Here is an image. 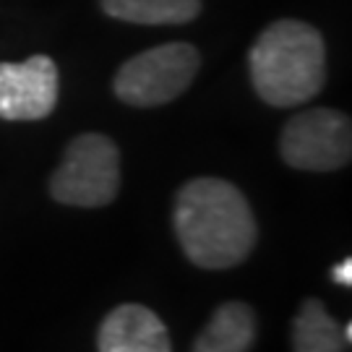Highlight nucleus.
I'll use <instances>...</instances> for the list:
<instances>
[{
  "mask_svg": "<svg viewBox=\"0 0 352 352\" xmlns=\"http://www.w3.org/2000/svg\"><path fill=\"white\" fill-rule=\"evenodd\" d=\"M331 279H334L337 285H344V287H350V285H352V258H344L342 264L334 266V272H331Z\"/></svg>",
  "mask_w": 352,
  "mask_h": 352,
  "instance_id": "9b49d317",
  "label": "nucleus"
},
{
  "mask_svg": "<svg viewBox=\"0 0 352 352\" xmlns=\"http://www.w3.org/2000/svg\"><path fill=\"white\" fill-rule=\"evenodd\" d=\"M279 154L295 170L331 173L350 162L352 128L350 118L331 107H314L289 118L282 136Z\"/></svg>",
  "mask_w": 352,
  "mask_h": 352,
  "instance_id": "39448f33",
  "label": "nucleus"
},
{
  "mask_svg": "<svg viewBox=\"0 0 352 352\" xmlns=\"http://www.w3.org/2000/svg\"><path fill=\"white\" fill-rule=\"evenodd\" d=\"M120 188V151L102 133L76 136L63 154V162L50 177L55 201L81 209H97L115 201Z\"/></svg>",
  "mask_w": 352,
  "mask_h": 352,
  "instance_id": "7ed1b4c3",
  "label": "nucleus"
},
{
  "mask_svg": "<svg viewBox=\"0 0 352 352\" xmlns=\"http://www.w3.org/2000/svg\"><path fill=\"white\" fill-rule=\"evenodd\" d=\"M102 11L131 24H188L201 13V0H102Z\"/></svg>",
  "mask_w": 352,
  "mask_h": 352,
  "instance_id": "9d476101",
  "label": "nucleus"
},
{
  "mask_svg": "<svg viewBox=\"0 0 352 352\" xmlns=\"http://www.w3.org/2000/svg\"><path fill=\"white\" fill-rule=\"evenodd\" d=\"M58 102V68L47 55L24 63H0V118L42 120Z\"/></svg>",
  "mask_w": 352,
  "mask_h": 352,
  "instance_id": "423d86ee",
  "label": "nucleus"
},
{
  "mask_svg": "<svg viewBox=\"0 0 352 352\" xmlns=\"http://www.w3.org/2000/svg\"><path fill=\"white\" fill-rule=\"evenodd\" d=\"M347 342L337 318L316 298L300 305L292 318V352H347Z\"/></svg>",
  "mask_w": 352,
  "mask_h": 352,
  "instance_id": "1a4fd4ad",
  "label": "nucleus"
},
{
  "mask_svg": "<svg viewBox=\"0 0 352 352\" xmlns=\"http://www.w3.org/2000/svg\"><path fill=\"white\" fill-rule=\"evenodd\" d=\"M173 227L183 253L199 269L243 264L258 238L248 199L219 177H196L177 190Z\"/></svg>",
  "mask_w": 352,
  "mask_h": 352,
  "instance_id": "f257e3e1",
  "label": "nucleus"
},
{
  "mask_svg": "<svg viewBox=\"0 0 352 352\" xmlns=\"http://www.w3.org/2000/svg\"><path fill=\"white\" fill-rule=\"evenodd\" d=\"M256 94L272 107H298L327 84V47L305 21L279 19L266 26L248 55Z\"/></svg>",
  "mask_w": 352,
  "mask_h": 352,
  "instance_id": "f03ea898",
  "label": "nucleus"
},
{
  "mask_svg": "<svg viewBox=\"0 0 352 352\" xmlns=\"http://www.w3.org/2000/svg\"><path fill=\"white\" fill-rule=\"evenodd\" d=\"M199 50L188 42H170L141 52L120 65L113 89L131 107H160L177 100L199 74Z\"/></svg>",
  "mask_w": 352,
  "mask_h": 352,
  "instance_id": "20e7f679",
  "label": "nucleus"
},
{
  "mask_svg": "<svg viewBox=\"0 0 352 352\" xmlns=\"http://www.w3.org/2000/svg\"><path fill=\"white\" fill-rule=\"evenodd\" d=\"M258 334V318L248 302L230 300L214 311L190 352H248Z\"/></svg>",
  "mask_w": 352,
  "mask_h": 352,
  "instance_id": "6e6552de",
  "label": "nucleus"
},
{
  "mask_svg": "<svg viewBox=\"0 0 352 352\" xmlns=\"http://www.w3.org/2000/svg\"><path fill=\"white\" fill-rule=\"evenodd\" d=\"M100 352H173L162 318L139 302L118 305L104 316L97 331Z\"/></svg>",
  "mask_w": 352,
  "mask_h": 352,
  "instance_id": "0eeeda50",
  "label": "nucleus"
}]
</instances>
